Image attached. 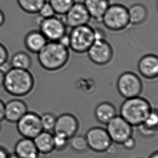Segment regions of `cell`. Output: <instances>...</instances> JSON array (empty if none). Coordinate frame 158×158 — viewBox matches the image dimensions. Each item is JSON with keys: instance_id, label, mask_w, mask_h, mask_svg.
<instances>
[{"instance_id": "ba28073f", "label": "cell", "mask_w": 158, "mask_h": 158, "mask_svg": "<svg viewBox=\"0 0 158 158\" xmlns=\"http://www.w3.org/2000/svg\"><path fill=\"white\" fill-rule=\"evenodd\" d=\"M16 124L18 132L23 138L34 139L43 131L41 117L33 112L28 111Z\"/></svg>"}, {"instance_id": "cb8c5ba5", "label": "cell", "mask_w": 158, "mask_h": 158, "mask_svg": "<svg viewBox=\"0 0 158 158\" xmlns=\"http://www.w3.org/2000/svg\"><path fill=\"white\" fill-rule=\"evenodd\" d=\"M55 14L65 15L75 3V0H49Z\"/></svg>"}, {"instance_id": "7402d4cb", "label": "cell", "mask_w": 158, "mask_h": 158, "mask_svg": "<svg viewBox=\"0 0 158 158\" xmlns=\"http://www.w3.org/2000/svg\"><path fill=\"white\" fill-rule=\"evenodd\" d=\"M32 65V60L29 54L24 52L14 53L11 58V68L23 70H29Z\"/></svg>"}, {"instance_id": "8d00e7d4", "label": "cell", "mask_w": 158, "mask_h": 158, "mask_svg": "<svg viewBox=\"0 0 158 158\" xmlns=\"http://www.w3.org/2000/svg\"><path fill=\"white\" fill-rule=\"evenodd\" d=\"M5 19H6V17H5L4 13L3 12V11L0 9V27L3 25Z\"/></svg>"}, {"instance_id": "836d02e7", "label": "cell", "mask_w": 158, "mask_h": 158, "mask_svg": "<svg viewBox=\"0 0 158 158\" xmlns=\"http://www.w3.org/2000/svg\"><path fill=\"white\" fill-rule=\"evenodd\" d=\"M4 102L0 99V122L4 119Z\"/></svg>"}, {"instance_id": "e0dca14e", "label": "cell", "mask_w": 158, "mask_h": 158, "mask_svg": "<svg viewBox=\"0 0 158 158\" xmlns=\"http://www.w3.org/2000/svg\"><path fill=\"white\" fill-rule=\"evenodd\" d=\"M48 42L40 31L33 30L28 32L24 38V45L30 52L38 53Z\"/></svg>"}, {"instance_id": "9c48e42d", "label": "cell", "mask_w": 158, "mask_h": 158, "mask_svg": "<svg viewBox=\"0 0 158 158\" xmlns=\"http://www.w3.org/2000/svg\"><path fill=\"white\" fill-rule=\"evenodd\" d=\"M106 125V130L114 143L122 144L126 139L132 137V126L120 115H116Z\"/></svg>"}, {"instance_id": "9a60e30c", "label": "cell", "mask_w": 158, "mask_h": 158, "mask_svg": "<svg viewBox=\"0 0 158 158\" xmlns=\"http://www.w3.org/2000/svg\"><path fill=\"white\" fill-rule=\"evenodd\" d=\"M138 68L140 75L148 79H154L158 77V58L153 54L143 56L139 60Z\"/></svg>"}, {"instance_id": "4dcf8cb0", "label": "cell", "mask_w": 158, "mask_h": 158, "mask_svg": "<svg viewBox=\"0 0 158 158\" xmlns=\"http://www.w3.org/2000/svg\"><path fill=\"white\" fill-rule=\"evenodd\" d=\"M139 127V132H140L141 135H143L146 137H150L153 136L155 135L157 132L158 129H152L148 127L143 124H141L140 126H138Z\"/></svg>"}, {"instance_id": "277c9868", "label": "cell", "mask_w": 158, "mask_h": 158, "mask_svg": "<svg viewBox=\"0 0 158 158\" xmlns=\"http://www.w3.org/2000/svg\"><path fill=\"white\" fill-rule=\"evenodd\" d=\"M69 37V48L76 53H85L96 40V31L88 24L72 28Z\"/></svg>"}, {"instance_id": "d6a6232c", "label": "cell", "mask_w": 158, "mask_h": 158, "mask_svg": "<svg viewBox=\"0 0 158 158\" xmlns=\"http://www.w3.org/2000/svg\"><path fill=\"white\" fill-rule=\"evenodd\" d=\"M118 148L117 147V146L112 143L108 148L107 149L105 152L109 156H114L117 154L118 151Z\"/></svg>"}, {"instance_id": "ac0fdd59", "label": "cell", "mask_w": 158, "mask_h": 158, "mask_svg": "<svg viewBox=\"0 0 158 158\" xmlns=\"http://www.w3.org/2000/svg\"><path fill=\"white\" fill-rule=\"evenodd\" d=\"M83 3L91 18L99 22L102 21L110 4L109 0H84Z\"/></svg>"}, {"instance_id": "f35d334b", "label": "cell", "mask_w": 158, "mask_h": 158, "mask_svg": "<svg viewBox=\"0 0 158 158\" xmlns=\"http://www.w3.org/2000/svg\"><path fill=\"white\" fill-rule=\"evenodd\" d=\"M149 158H158V152H154L153 153H152V154L150 156Z\"/></svg>"}, {"instance_id": "44dd1931", "label": "cell", "mask_w": 158, "mask_h": 158, "mask_svg": "<svg viewBox=\"0 0 158 158\" xmlns=\"http://www.w3.org/2000/svg\"><path fill=\"white\" fill-rule=\"evenodd\" d=\"M130 23L138 25L145 21L148 16V11L145 6L140 3L133 4L128 9Z\"/></svg>"}, {"instance_id": "8992f818", "label": "cell", "mask_w": 158, "mask_h": 158, "mask_svg": "<svg viewBox=\"0 0 158 158\" xmlns=\"http://www.w3.org/2000/svg\"><path fill=\"white\" fill-rule=\"evenodd\" d=\"M119 94L125 99L139 96L143 85L140 77L132 72H125L120 76L117 83Z\"/></svg>"}, {"instance_id": "d590c367", "label": "cell", "mask_w": 158, "mask_h": 158, "mask_svg": "<svg viewBox=\"0 0 158 158\" xmlns=\"http://www.w3.org/2000/svg\"><path fill=\"white\" fill-rule=\"evenodd\" d=\"M9 153L5 148L0 146V158H8Z\"/></svg>"}, {"instance_id": "60d3db41", "label": "cell", "mask_w": 158, "mask_h": 158, "mask_svg": "<svg viewBox=\"0 0 158 158\" xmlns=\"http://www.w3.org/2000/svg\"><path fill=\"white\" fill-rule=\"evenodd\" d=\"M1 123V122H0ZM1 128H2V126H1V123H0V132H1Z\"/></svg>"}, {"instance_id": "f1b7e54d", "label": "cell", "mask_w": 158, "mask_h": 158, "mask_svg": "<svg viewBox=\"0 0 158 158\" xmlns=\"http://www.w3.org/2000/svg\"><path fill=\"white\" fill-rule=\"evenodd\" d=\"M53 139H54V144L55 150H62L66 148L68 145V141L69 140L67 139L64 136L60 135H53Z\"/></svg>"}, {"instance_id": "7a4b0ae2", "label": "cell", "mask_w": 158, "mask_h": 158, "mask_svg": "<svg viewBox=\"0 0 158 158\" xmlns=\"http://www.w3.org/2000/svg\"><path fill=\"white\" fill-rule=\"evenodd\" d=\"M37 55L41 66L50 71L63 68L67 64L70 56L68 48L58 41L48 42Z\"/></svg>"}, {"instance_id": "30bf717a", "label": "cell", "mask_w": 158, "mask_h": 158, "mask_svg": "<svg viewBox=\"0 0 158 158\" xmlns=\"http://www.w3.org/2000/svg\"><path fill=\"white\" fill-rule=\"evenodd\" d=\"M87 52L90 60L98 65H106L113 56V48L105 39L96 40Z\"/></svg>"}, {"instance_id": "1f68e13d", "label": "cell", "mask_w": 158, "mask_h": 158, "mask_svg": "<svg viewBox=\"0 0 158 158\" xmlns=\"http://www.w3.org/2000/svg\"><path fill=\"white\" fill-rule=\"evenodd\" d=\"M122 145L126 150H132L135 147L136 142L132 137H131L124 141Z\"/></svg>"}, {"instance_id": "74e56055", "label": "cell", "mask_w": 158, "mask_h": 158, "mask_svg": "<svg viewBox=\"0 0 158 158\" xmlns=\"http://www.w3.org/2000/svg\"><path fill=\"white\" fill-rule=\"evenodd\" d=\"M4 75H5V73L0 69V86L3 85V83L4 81Z\"/></svg>"}, {"instance_id": "f546056e", "label": "cell", "mask_w": 158, "mask_h": 158, "mask_svg": "<svg viewBox=\"0 0 158 158\" xmlns=\"http://www.w3.org/2000/svg\"><path fill=\"white\" fill-rule=\"evenodd\" d=\"M9 53L6 47L0 43V67L8 62Z\"/></svg>"}, {"instance_id": "ffe728a7", "label": "cell", "mask_w": 158, "mask_h": 158, "mask_svg": "<svg viewBox=\"0 0 158 158\" xmlns=\"http://www.w3.org/2000/svg\"><path fill=\"white\" fill-rule=\"evenodd\" d=\"M94 114L96 119L100 123L106 125L117 115V110L112 103L105 102L97 106Z\"/></svg>"}, {"instance_id": "4fadbf2b", "label": "cell", "mask_w": 158, "mask_h": 158, "mask_svg": "<svg viewBox=\"0 0 158 158\" xmlns=\"http://www.w3.org/2000/svg\"><path fill=\"white\" fill-rule=\"evenodd\" d=\"M91 18L82 2H75L65 15L64 22L71 28L88 24Z\"/></svg>"}, {"instance_id": "d6986e66", "label": "cell", "mask_w": 158, "mask_h": 158, "mask_svg": "<svg viewBox=\"0 0 158 158\" xmlns=\"http://www.w3.org/2000/svg\"><path fill=\"white\" fill-rule=\"evenodd\" d=\"M33 140L39 153L46 155L55 150L53 135L50 132L42 131Z\"/></svg>"}, {"instance_id": "83f0119b", "label": "cell", "mask_w": 158, "mask_h": 158, "mask_svg": "<svg viewBox=\"0 0 158 158\" xmlns=\"http://www.w3.org/2000/svg\"><path fill=\"white\" fill-rule=\"evenodd\" d=\"M38 14L40 16L44 19L49 18L55 15V13L53 10V8H52L49 3L47 2H45V3L43 4V6L41 7Z\"/></svg>"}, {"instance_id": "8fae6325", "label": "cell", "mask_w": 158, "mask_h": 158, "mask_svg": "<svg viewBox=\"0 0 158 158\" xmlns=\"http://www.w3.org/2000/svg\"><path fill=\"white\" fill-rule=\"evenodd\" d=\"M85 138L89 148L97 153L105 152L112 141L105 128L94 127L86 133Z\"/></svg>"}, {"instance_id": "d4e9b609", "label": "cell", "mask_w": 158, "mask_h": 158, "mask_svg": "<svg viewBox=\"0 0 158 158\" xmlns=\"http://www.w3.org/2000/svg\"><path fill=\"white\" fill-rule=\"evenodd\" d=\"M71 139V146L73 150L76 152L83 153L86 151L89 148L85 137L82 135H75Z\"/></svg>"}, {"instance_id": "52a82bcc", "label": "cell", "mask_w": 158, "mask_h": 158, "mask_svg": "<svg viewBox=\"0 0 158 158\" xmlns=\"http://www.w3.org/2000/svg\"><path fill=\"white\" fill-rule=\"evenodd\" d=\"M37 23L40 26V31L48 41H59L66 34L65 22L55 16L47 19L39 16Z\"/></svg>"}, {"instance_id": "2e32d148", "label": "cell", "mask_w": 158, "mask_h": 158, "mask_svg": "<svg viewBox=\"0 0 158 158\" xmlns=\"http://www.w3.org/2000/svg\"><path fill=\"white\" fill-rule=\"evenodd\" d=\"M14 153L19 158H38L39 153L34 140L23 138L15 144Z\"/></svg>"}, {"instance_id": "3957f363", "label": "cell", "mask_w": 158, "mask_h": 158, "mask_svg": "<svg viewBox=\"0 0 158 158\" xmlns=\"http://www.w3.org/2000/svg\"><path fill=\"white\" fill-rule=\"evenodd\" d=\"M150 102L138 96L126 99L120 108V116L131 126L138 127L143 124L152 111Z\"/></svg>"}, {"instance_id": "5bb4252c", "label": "cell", "mask_w": 158, "mask_h": 158, "mask_svg": "<svg viewBox=\"0 0 158 158\" xmlns=\"http://www.w3.org/2000/svg\"><path fill=\"white\" fill-rule=\"evenodd\" d=\"M28 111V106L24 101L11 99L5 104L4 119L11 123H16Z\"/></svg>"}, {"instance_id": "603a6c76", "label": "cell", "mask_w": 158, "mask_h": 158, "mask_svg": "<svg viewBox=\"0 0 158 158\" xmlns=\"http://www.w3.org/2000/svg\"><path fill=\"white\" fill-rule=\"evenodd\" d=\"M20 8L29 14H38L46 0H17Z\"/></svg>"}, {"instance_id": "4316f807", "label": "cell", "mask_w": 158, "mask_h": 158, "mask_svg": "<svg viewBox=\"0 0 158 158\" xmlns=\"http://www.w3.org/2000/svg\"><path fill=\"white\" fill-rule=\"evenodd\" d=\"M158 115L156 109H152V111L148 116L145 122L143 123L144 125L152 129H158Z\"/></svg>"}, {"instance_id": "5b68a950", "label": "cell", "mask_w": 158, "mask_h": 158, "mask_svg": "<svg viewBox=\"0 0 158 158\" xmlns=\"http://www.w3.org/2000/svg\"><path fill=\"white\" fill-rule=\"evenodd\" d=\"M101 22L109 30L114 31L124 30L130 24L128 8L123 4H110Z\"/></svg>"}, {"instance_id": "6da1fadb", "label": "cell", "mask_w": 158, "mask_h": 158, "mask_svg": "<svg viewBox=\"0 0 158 158\" xmlns=\"http://www.w3.org/2000/svg\"><path fill=\"white\" fill-rule=\"evenodd\" d=\"M34 85V78L29 70L10 68L5 73L2 86L11 96L23 97L29 94Z\"/></svg>"}, {"instance_id": "ab89813d", "label": "cell", "mask_w": 158, "mask_h": 158, "mask_svg": "<svg viewBox=\"0 0 158 158\" xmlns=\"http://www.w3.org/2000/svg\"><path fill=\"white\" fill-rule=\"evenodd\" d=\"M8 158H19L17 156L15 153H12V154H9Z\"/></svg>"}, {"instance_id": "e575fe53", "label": "cell", "mask_w": 158, "mask_h": 158, "mask_svg": "<svg viewBox=\"0 0 158 158\" xmlns=\"http://www.w3.org/2000/svg\"><path fill=\"white\" fill-rule=\"evenodd\" d=\"M58 42H60V43L62 44L63 45H64V46L69 48V35H67L66 34L63 37L62 39H60Z\"/></svg>"}, {"instance_id": "484cf974", "label": "cell", "mask_w": 158, "mask_h": 158, "mask_svg": "<svg viewBox=\"0 0 158 158\" xmlns=\"http://www.w3.org/2000/svg\"><path fill=\"white\" fill-rule=\"evenodd\" d=\"M40 117L43 131H46L48 132L53 131L57 118L55 115L53 113L48 112L44 113Z\"/></svg>"}, {"instance_id": "7c38bea8", "label": "cell", "mask_w": 158, "mask_h": 158, "mask_svg": "<svg viewBox=\"0 0 158 158\" xmlns=\"http://www.w3.org/2000/svg\"><path fill=\"white\" fill-rule=\"evenodd\" d=\"M78 129L77 118L70 113H63L56 118L53 131L55 135H60L70 140L76 135Z\"/></svg>"}]
</instances>
